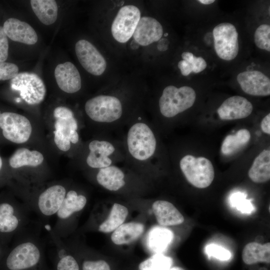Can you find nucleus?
I'll return each instance as SVG.
<instances>
[{
  "instance_id": "obj_38",
  "label": "nucleus",
  "mask_w": 270,
  "mask_h": 270,
  "mask_svg": "<svg viewBox=\"0 0 270 270\" xmlns=\"http://www.w3.org/2000/svg\"><path fill=\"white\" fill-rule=\"evenodd\" d=\"M57 269L58 270H79V266L72 256H67L59 261Z\"/></svg>"
},
{
  "instance_id": "obj_43",
  "label": "nucleus",
  "mask_w": 270,
  "mask_h": 270,
  "mask_svg": "<svg viewBox=\"0 0 270 270\" xmlns=\"http://www.w3.org/2000/svg\"><path fill=\"white\" fill-rule=\"evenodd\" d=\"M260 127L262 132L268 134H270V114H266L262 120Z\"/></svg>"
},
{
  "instance_id": "obj_35",
  "label": "nucleus",
  "mask_w": 270,
  "mask_h": 270,
  "mask_svg": "<svg viewBox=\"0 0 270 270\" xmlns=\"http://www.w3.org/2000/svg\"><path fill=\"white\" fill-rule=\"evenodd\" d=\"M230 202L233 206L236 207L242 212L250 213L254 209V206L250 202L246 199V196L241 193L232 195Z\"/></svg>"
},
{
  "instance_id": "obj_30",
  "label": "nucleus",
  "mask_w": 270,
  "mask_h": 270,
  "mask_svg": "<svg viewBox=\"0 0 270 270\" xmlns=\"http://www.w3.org/2000/svg\"><path fill=\"white\" fill-rule=\"evenodd\" d=\"M172 258L162 254H156L142 262L140 270H169L172 264Z\"/></svg>"
},
{
  "instance_id": "obj_16",
  "label": "nucleus",
  "mask_w": 270,
  "mask_h": 270,
  "mask_svg": "<svg viewBox=\"0 0 270 270\" xmlns=\"http://www.w3.org/2000/svg\"><path fill=\"white\" fill-rule=\"evenodd\" d=\"M54 76L60 88L66 93L74 94L81 89L80 74L71 62L58 64L54 70Z\"/></svg>"
},
{
  "instance_id": "obj_5",
  "label": "nucleus",
  "mask_w": 270,
  "mask_h": 270,
  "mask_svg": "<svg viewBox=\"0 0 270 270\" xmlns=\"http://www.w3.org/2000/svg\"><path fill=\"white\" fill-rule=\"evenodd\" d=\"M179 166L186 180L196 188H206L214 179L213 165L206 158L186 154L180 159Z\"/></svg>"
},
{
  "instance_id": "obj_40",
  "label": "nucleus",
  "mask_w": 270,
  "mask_h": 270,
  "mask_svg": "<svg viewBox=\"0 0 270 270\" xmlns=\"http://www.w3.org/2000/svg\"><path fill=\"white\" fill-rule=\"evenodd\" d=\"M82 270H110L108 264L104 260H85L82 264Z\"/></svg>"
},
{
  "instance_id": "obj_22",
  "label": "nucleus",
  "mask_w": 270,
  "mask_h": 270,
  "mask_svg": "<svg viewBox=\"0 0 270 270\" xmlns=\"http://www.w3.org/2000/svg\"><path fill=\"white\" fill-rule=\"evenodd\" d=\"M250 178L256 183H263L270 179V151L263 150L254 159L248 172Z\"/></svg>"
},
{
  "instance_id": "obj_3",
  "label": "nucleus",
  "mask_w": 270,
  "mask_h": 270,
  "mask_svg": "<svg viewBox=\"0 0 270 270\" xmlns=\"http://www.w3.org/2000/svg\"><path fill=\"white\" fill-rule=\"evenodd\" d=\"M87 147L85 161L91 168L98 170L124 162L125 156L122 140L106 135L90 140Z\"/></svg>"
},
{
  "instance_id": "obj_6",
  "label": "nucleus",
  "mask_w": 270,
  "mask_h": 270,
  "mask_svg": "<svg viewBox=\"0 0 270 270\" xmlns=\"http://www.w3.org/2000/svg\"><path fill=\"white\" fill-rule=\"evenodd\" d=\"M140 8L134 4L124 5L118 10L111 24V34L118 42L125 44L132 36L141 18Z\"/></svg>"
},
{
  "instance_id": "obj_32",
  "label": "nucleus",
  "mask_w": 270,
  "mask_h": 270,
  "mask_svg": "<svg viewBox=\"0 0 270 270\" xmlns=\"http://www.w3.org/2000/svg\"><path fill=\"white\" fill-rule=\"evenodd\" d=\"M56 120L55 130H60L69 138L71 133L74 131H78V123L75 116L66 118Z\"/></svg>"
},
{
  "instance_id": "obj_39",
  "label": "nucleus",
  "mask_w": 270,
  "mask_h": 270,
  "mask_svg": "<svg viewBox=\"0 0 270 270\" xmlns=\"http://www.w3.org/2000/svg\"><path fill=\"white\" fill-rule=\"evenodd\" d=\"M8 53V42L3 27L0 26V62H5Z\"/></svg>"
},
{
  "instance_id": "obj_21",
  "label": "nucleus",
  "mask_w": 270,
  "mask_h": 270,
  "mask_svg": "<svg viewBox=\"0 0 270 270\" xmlns=\"http://www.w3.org/2000/svg\"><path fill=\"white\" fill-rule=\"evenodd\" d=\"M144 226L138 222L123 224L116 229L111 236L112 241L116 245L131 243L144 232Z\"/></svg>"
},
{
  "instance_id": "obj_14",
  "label": "nucleus",
  "mask_w": 270,
  "mask_h": 270,
  "mask_svg": "<svg viewBox=\"0 0 270 270\" xmlns=\"http://www.w3.org/2000/svg\"><path fill=\"white\" fill-rule=\"evenodd\" d=\"M128 168L112 165L98 170L96 176L97 182L104 188L111 192H118L128 185Z\"/></svg>"
},
{
  "instance_id": "obj_25",
  "label": "nucleus",
  "mask_w": 270,
  "mask_h": 270,
  "mask_svg": "<svg viewBox=\"0 0 270 270\" xmlns=\"http://www.w3.org/2000/svg\"><path fill=\"white\" fill-rule=\"evenodd\" d=\"M44 160V156L37 150H30L26 148L18 149L9 158L10 166L14 168L24 166H36Z\"/></svg>"
},
{
  "instance_id": "obj_19",
  "label": "nucleus",
  "mask_w": 270,
  "mask_h": 270,
  "mask_svg": "<svg viewBox=\"0 0 270 270\" xmlns=\"http://www.w3.org/2000/svg\"><path fill=\"white\" fill-rule=\"evenodd\" d=\"M152 209L158 224L162 226L178 225L184 222L182 214L168 201L156 200L152 204Z\"/></svg>"
},
{
  "instance_id": "obj_47",
  "label": "nucleus",
  "mask_w": 270,
  "mask_h": 270,
  "mask_svg": "<svg viewBox=\"0 0 270 270\" xmlns=\"http://www.w3.org/2000/svg\"><path fill=\"white\" fill-rule=\"evenodd\" d=\"M0 252H1V251H0Z\"/></svg>"
},
{
  "instance_id": "obj_10",
  "label": "nucleus",
  "mask_w": 270,
  "mask_h": 270,
  "mask_svg": "<svg viewBox=\"0 0 270 270\" xmlns=\"http://www.w3.org/2000/svg\"><path fill=\"white\" fill-rule=\"evenodd\" d=\"M76 57L83 68L96 76L102 74L107 68L104 56L96 47L86 40H80L75 44Z\"/></svg>"
},
{
  "instance_id": "obj_42",
  "label": "nucleus",
  "mask_w": 270,
  "mask_h": 270,
  "mask_svg": "<svg viewBox=\"0 0 270 270\" xmlns=\"http://www.w3.org/2000/svg\"><path fill=\"white\" fill-rule=\"evenodd\" d=\"M178 66L182 74L184 76H188L192 72L191 64L185 60H180Z\"/></svg>"
},
{
  "instance_id": "obj_34",
  "label": "nucleus",
  "mask_w": 270,
  "mask_h": 270,
  "mask_svg": "<svg viewBox=\"0 0 270 270\" xmlns=\"http://www.w3.org/2000/svg\"><path fill=\"white\" fill-rule=\"evenodd\" d=\"M206 254L209 256H212L221 260H228L232 256L230 252L222 246L212 244H208L205 248Z\"/></svg>"
},
{
  "instance_id": "obj_4",
  "label": "nucleus",
  "mask_w": 270,
  "mask_h": 270,
  "mask_svg": "<svg viewBox=\"0 0 270 270\" xmlns=\"http://www.w3.org/2000/svg\"><path fill=\"white\" fill-rule=\"evenodd\" d=\"M196 98V92L190 86H168L163 89L158 99L160 115L164 118H173L191 108Z\"/></svg>"
},
{
  "instance_id": "obj_17",
  "label": "nucleus",
  "mask_w": 270,
  "mask_h": 270,
  "mask_svg": "<svg viewBox=\"0 0 270 270\" xmlns=\"http://www.w3.org/2000/svg\"><path fill=\"white\" fill-rule=\"evenodd\" d=\"M2 27L7 37L13 41L29 45L34 44L38 41L36 31L26 22L10 18L4 22Z\"/></svg>"
},
{
  "instance_id": "obj_15",
  "label": "nucleus",
  "mask_w": 270,
  "mask_h": 270,
  "mask_svg": "<svg viewBox=\"0 0 270 270\" xmlns=\"http://www.w3.org/2000/svg\"><path fill=\"white\" fill-rule=\"evenodd\" d=\"M252 110V103L246 98L234 96L226 98L222 104L217 113L222 120H235L248 117Z\"/></svg>"
},
{
  "instance_id": "obj_45",
  "label": "nucleus",
  "mask_w": 270,
  "mask_h": 270,
  "mask_svg": "<svg viewBox=\"0 0 270 270\" xmlns=\"http://www.w3.org/2000/svg\"><path fill=\"white\" fill-rule=\"evenodd\" d=\"M169 270H184L182 268L179 266H174L171 268Z\"/></svg>"
},
{
  "instance_id": "obj_13",
  "label": "nucleus",
  "mask_w": 270,
  "mask_h": 270,
  "mask_svg": "<svg viewBox=\"0 0 270 270\" xmlns=\"http://www.w3.org/2000/svg\"><path fill=\"white\" fill-rule=\"evenodd\" d=\"M163 34L161 24L155 18L146 16H141L132 37L137 44L146 46L158 42Z\"/></svg>"
},
{
  "instance_id": "obj_33",
  "label": "nucleus",
  "mask_w": 270,
  "mask_h": 270,
  "mask_svg": "<svg viewBox=\"0 0 270 270\" xmlns=\"http://www.w3.org/2000/svg\"><path fill=\"white\" fill-rule=\"evenodd\" d=\"M182 60L188 62L192 66V72L199 73L204 70L207 66V64L202 57H196L189 52H184L181 55Z\"/></svg>"
},
{
  "instance_id": "obj_9",
  "label": "nucleus",
  "mask_w": 270,
  "mask_h": 270,
  "mask_svg": "<svg viewBox=\"0 0 270 270\" xmlns=\"http://www.w3.org/2000/svg\"><path fill=\"white\" fill-rule=\"evenodd\" d=\"M0 128L4 136L16 144H22L30 138L32 126L24 116L12 112L0 114Z\"/></svg>"
},
{
  "instance_id": "obj_1",
  "label": "nucleus",
  "mask_w": 270,
  "mask_h": 270,
  "mask_svg": "<svg viewBox=\"0 0 270 270\" xmlns=\"http://www.w3.org/2000/svg\"><path fill=\"white\" fill-rule=\"evenodd\" d=\"M144 98V93L140 89L126 86L108 88L88 100L84 112L102 132L108 135L125 128L142 114Z\"/></svg>"
},
{
  "instance_id": "obj_44",
  "label": "nucleus",
  "mask_w": 270,
  "mask_h": 270,
  "mask_svg": "<svg viewBox=\"0 0 270 270\" xmlns=\"http://www.w3.org/2000/svg\"><path fill=\"white\" fill-rule=\"evenodd\" d=\"M200 3L202 4H211L214 3L215 0H198Z\"/></svg>"
},
{
  "instance_id": "obj_36",
  "label": "nucleus",
  "mask_w": 270,
  "mask_h": 270,
  "mask_svg": "<svg viewBox=\"0 0 270 270\" xmlns=\"http://www.w3.org/2000/svg\"><path fill=\"white\" fill-rule=\"evenodd\" d=\"M18 72V68L14 64L0 62V80H6L14 78Z\"/></svg>"
},
{
  "instance_id": "obj_41",
  "label": "nucleus",
  "mask_w": 270,
  "mask_h": 270,
  "mask_svg": "<svg viewBox=\"0 0 270 270\" xmlns=\"http://www.w3.org/2000/svg\"><path fill=\"white\" fill-rule=\"evenodd\" d=\"M54 116L56 119L66 118L74 116V114L70 108L60 106L54 110Z\"/></svg>"
},
{
  "instance_id": "obj_27",
  "label": "nucleus",
  "mask_w": 270,
  "mask_h": 270,
  "mask_svg": "<svg viewBox=\"0 0 270 270\" xmlns=\"http://www.w3.org/2000/svg\"><path fill=\"white\" fill-rule=\"evenodd\" d=\"M86 201V198L84 195L78 194L73 190H70L58 211L57 215L60 218H68L74 212L82 210Z\"/></svg>"
},
{
  "instance_id": "obj_11",
  "label": "nucleus",
  "mask_w": 270,
  "mask_h": 270,
  "mask_svg": "<svg viewBox=\"0 0 270 270\" xmlns=\"http://www.w3.org/2000/svg\"><path fill=\"white\" fill-rule=\"evenodd\" d=\"M40 258L38 248L32 242L21 244L8 254L6 261L10 270H22L36 265Z\"/></svg>"
},
{
  "instance_id": "obj_18",
  "label": "nucleus",
  "mask_w": 270,
  "mask_h": 270,
  "mask_svg": "<svg viewBox=\"0 0 270 270\" xmlns=\"http://www.w3.org/2000/svg\"><path fill=\"white\" fill-rule=\"evenodd\" d=\"M66 194L65 188L60 185L47 188L38 198V206L40 212L46 216H51L57 212Z\"/></svg>"
},
{
  "instance_id": "obj_31",
  "label": "nucleus",
  "mask_w": 270,
  "mask_h": 270,
  "mask_svg": "<svg viewBox=\"0 0 270 270\" xmlns=\"http://www.w3.org/2000/svg\"><path fill=\"white\" fill-rule=\"evenodd\" d=\"M254 40L256 46L263 50L270 51V26L268 24L260 25L256 30Z\"/></svg>"
},
{
  "instance_id": "obj_12",
  "label": "nucleus",
  "mask_w": 270,
  "mask_h": 270,
  "mask_svg": "<svg viewBox=\"0 0 270 270\" xmlns=\"http://www.w3.org/2000/svg\"><path fill=\"white\" fill-rule=\"evenodd\" d=\"M236 80L242 90L246 94L254 96L270 94V80L258 70H246L239 73Z\"/></svg>"
},
{
  "instance_id": "obj_37",
  "label": "nucleus",
  "mask_w": 270,
  "mask_h": 270,
  "mask_svg": "<svg viewBox=\"0 0 270 270\" xmlns=\"http://www.w3.org/2000/svg\"><path fill=\"white\" fill-rule=\"evenodd\" d=\"M54 141L57 147L63 152H67L71 148L70 138L60 130L54 131Z\"/></svg>"
},
{
  "instance_id": "obj_2",
  "label": "nucleus",
  "mask_w": 270,
  "mask_h": 270,
  "mask_svg": "<svg viewBox=\"0 0 270 270\" xmlns=\"http://www.w3.org/2000/svg\"><path fill=\"white\" fill-rule=\"evenodd\" d=\"M125 128L124 163L134 172L152 173L160 164V142L152 124L142 114Z\"/></svg>"
},
{
  "instance_id": "obj_7",
  "label": "nucleus",
  "mask_w": 270,
  "mask_h": 270,
  "mask_svg": "<svg viewBox=\"0 0 270 270\" xmlns=\"http://www.w3.org/2000/svg\"><path fill=\"white\" fill-rule=\"evenodd\" d=\"M12 90L18 91L21 98L30 105L42 102L46 94V88L42 79L36 74L22 72L10 81Z\"/></svg>"
},
{
  "instance_id": "obj_8",
  "label": "nucleus",
  "mask_w": 270,
  "mask_h": 270,
  "mask_svg": "<svg viewBox=\"0 0 270 270\" xmlns=\"http://www.w3.org/2000/svg\"><path fill=\"white\" fill-rule=\"evenodd\" d=\"M212 34L217 56L224 60L234 59L239 51L238 32L235 26L228 22L220 23L214 28Z\"/></svg>"
},
{
  "instance_id": "obj_28",
  "label": "nucleus",
  "mask_w": 270,
  "mask_h": 270,
  "mask_svg": "<svg viewBox=\"0 0 270 270\" xmlns=\"http://www.w3.org/2000/svg\"><path fill=\"white\" fill-rule=\"evenodd\" d=\"M128 210L125 206L114 203L108 218L98 227V230L104 233L114 231L123 224L128 215Z\"/></svg>"
},
{
  "instance_id": "obj_29",
  "label": "nucleus",
  "mask_w": 270,
  "mask_h": 270,
  "mask_svg": "<svg viewBox=\"0 0 270 270\" xmlns=\"http://www.w3.org/2000/svg\"><path fill=\"white\" fill-rule=\"evenodd\" d=\"M14 207L8 202L0 203V232L10 233L18 226V220L14 214Z\"/></svg>"
},
{
  "instance_id": "obj_24",
  "label": "nucleus",
  "mask_w": 270,
  "mask_h": 270,
  "mask_svg": "<svg viewBox=\"0 0 270 270\" xmlns=\"http://www.w3.org/2000/svg\"><path fill=\"white\" fill-rule=\"evenodd\" d=\"M32 10L38 19L45 25H50L56 20L58 6L54 0H31Z\"/></svg>"
},
{
  "instance_id": "obj_23",
  "label": "nucleus",
  "mask_w": 270,
  "mask_h": 270,
  "mask_svg": "<svg viewBox=\"0 0 270 270\" xmlns=\"http://www.w3.org/2000/svg\"><path fill=\"white\" fill-rule=\"evenodd\" d=\"M243 262L248 265L258 262H270V243L262 244L254 242L247 244L242 251Z\"/></svg>"
},
{
  "instance_id": "obj_26",
  "label": "nucleus",
  "mask_w": 270,
  "mask_h": 270,
  "mask_svg": "<svg viewBox=\"0 0 270 270\" xmlns=\"http://www.w3.org/2000/svg\"><path fill=\"white\" fill-rule=\"evenodd\" d=\"M250 134L247 129L239 130L235 134L227 136L221 146V152L225 156L232 155L243 148L250 139Z\"/></svg>"
},
{
  "instance_id": "obj_20",
  "label": "nucleus",
  "mask_w": 270,
  "mask_h": 270,
  "mask_svg": "<svg viewBox=\"0 0 270 270\" xmlns=\"http://www.w3.org/2000/svg\"><path fill=\"white\" fill-rule=\"evenodd\" d=\"M173 236V233L170 230L163 226H154L148 233L147 246L154 254H162L171 243Z\"/></svg>"
},
{
  "instance_id": "obj_46",
  "label": "nucleus",
  "mask_w": 270,
  "mask_h": 270,
  "mask_svg": "<svg viewBox=\"0 0 270 270\" xmlns=\"http://www.w3.org/2000/svg\"><path fill=\"white\" fill-rule=\"evenodd\" d=\"M2 158L0 156V170L2 168Z\"/></svg>"
}]
</instances>
